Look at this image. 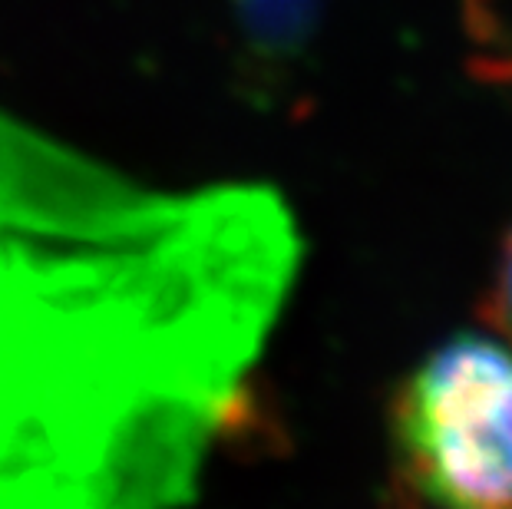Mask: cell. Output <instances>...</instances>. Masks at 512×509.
Returning <instances> with one entry per match:
<instances>
[{"label":"cell","mask_w":512,"mask_h":509,"mask_svg":"<svg viewBox=\"0 0 512 509\" xmlns=\"http://www.w3.org/2000/svg\"><path fill=\"white\" fill-rule=\"evenodd\" d=\"M407 496L430 509H512V348L476 334L437 344L390 400Z\"/></svg>","instance_id":"obj_1"},{"label":"cell","mask_w":512,"mask_h":509,"mask_svg":"<svg viewBox=\"0 0 512 509\" xmlns=\"http://www.w3.org/2000/svg\"><path fill=\"white\" fill-rule=\"evenodd\" d=\"M331 0H232L235 20L261 53L301 50L321 24Z\"/></svg>","instance_id":"obj_2"},{"label":"cell","mask_w":512,"mask_h":509,"mask_svg":"<svg viewBox=\"0 0 512 509\" xmlns=\"http://www.w3.org/2000/svg\"><path fill=\"white\" fill-rule=\"evenodd\" d=\"M483 318L489 321V328H496L499 338L512 344V229L499 248L493 281H489L483 298Z\"/></svg>","instance_id":"obj_3"},{"label":"cell","mask_w":512,"mask_h":509,"mask_svg":"<svg viewBox=\"0 0 512 509\" xmlns=\"http://www.w3.org/2000/svg\"><path fill=\"white\" fill-rule=\"evenodd\" d=\"M400 509H430V506H423V503H417V500H410V496H403V500H400Z\"/></svg>","instance_id":"obj_4"}]
</instances>
